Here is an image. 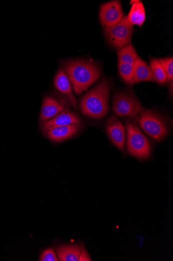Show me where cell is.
Returning <instances> with one entry per match:
<instances>
[{
    "label": "cell",
    "mask_w": 173,
    "mask_h": 261,
    "mask_svg": "<svg viewBox=\"0 0 173 261\" xmlns=\"http://www.w3.org/2000/svg\"><path fill=\"white\" fill-rule=\"evenodd\" d=\"M127 145L128 152L140 159H146L151 154L150 143L134 122L126 123Z\"/></svg>",
    "instance_id": "cell-3"
},
{
    "label": "cell",
    "mask_w": 173,
    "mask_h": 261,
    "mask_svg": "<svg viewBox=\"0 0 173 261\" xmlns=\"http://www.w3.org/2000/svg\"><path fill=\"white\" fill-rule=\"evenodd\" d=\"M82 249V246L79 244L61 245L57 247L56 251L59 260L77 261Z\"/></svg>",
    "instance_id": "cell-14"
},
{
    "label": "cell",
    "mask_w": 173,
    "mask_h": 261,
    "mask_svg": "<svg viewBox=\"0 0 173 261\" xmlns=\"http://www.w3.org/2000/svg\"><path fill=\"white\" fill-rule=\"evenodd\" d=\"M110 83L103 78L95 88L85 95L80 107L82 113L92 118L101 119L109 109Z\"/></svg>",
    "instance_id": "cell-2"
},
{
    "label": "cell",
    "mask_w": 173,
    "mask_h": 261,
    "mask_svg": "<svg viewBox=\"0 0 173 261\" xmlns=\"http://www.w3.org/2000/svg\"><path fill=\"white\" fill-rule=\"evenodd\" d=\"M124 17L122 4L120 1H111L101 6L99 12L101 24L104 28H110L121 21Z\"/></svg>",
    "instance_id": "cell-7"
},
{
    "label": "cell",
    "mask_w": 173,
    "mask_h": 261,
    "mask_svg": "<svg viewBox=\"0 0 173 261\" xmlns=\"http://www.w3.org/2000/svg\"><path fill=\"white\" fill-rule=\"evenodd\" d=\"M127 17L128 22L132 26L138 25L141 27L146 19L145 8L142 2L138 1L133 4Z\"/></svg>",
    "instance_id": "cell-15"
},
{
    "label": "cell",
    "mask_w": 173,
    "mask_h": 261,
    "mask_svg": "<svg viewBox=\"0 0 173 261\" xmlns=\"http://www.w3.org/2000/svg\"><path fill=\"white\" fill-rule=\"evenodd\" d=\"M105 128L114 145L123 152L126 135L125 128L122 123L115 115H112L106 121Z\"/></svg>",
    "instance_id": "cell-8"
},
{
    "label": "cell",
    "mask_w": 173,
    "mask_h": 261,
    "mask_svg": "<svg viewBox=\"0 0 173 261\" xmlns=\"http://www.w3.org/2000/svg\"><path fill=\"white\" fill-rule=\"evenodd\" d=\"M60 64L77 95L87 90L101 76L99 67L91 61L71 60L62 61Z\"/></svg>",
    "instance_id": "cell-1"
},
{
    "label": "cell",
    "mask_w": 173,
    "mask_h": 261,
    "mask_svg": "<svg viewBox=\"0 0 173 261\" xmlns=\"http://www.w3.org/2000/svg\"><path fill=\"white\" fill-rule=\"evenodd\" d=\"M65 108V102L59 101L51 97L44 98L41 113L39 116L40 125L54 118V117L62 112Z\"/></svg>",
    "instance_id": "cell-11"
},
{
    "label": "cell",
    "mask_w": 173,
    "mask_h": 261,
    "mask_svg": "<svg viewBox=\"0 0 173 261\" xmlns=\"http://www.w3.org/2000/svg\"><path fill=\"white\" fill-rule=\"evenodd\" d=\"M55 86L70 105L77 109V101L72 92L70 80L64 71L59 68L55 78Z\"/></svg>",
    "instance_id": "cell-10"
},
{
    "label": "cell",
    "mask_w": 173,
    "mask_h": 261,
    "mask_svg": "<svg viewBox=\"0 0 173 261\" xmlns=\"http://www.w3.org/2000/svg\"><path fill=\"white\" fill-rule=\"evenodd\" d=\"M159 60L166 73L167 81L172 82L173 79V58L171 57Z\"/></svg>",
    "instance_id": "cell-19"
},
{
    "label": "cell",
    "mask_w": 173,
    "mask_h": 261,
    "mask_svg": "<svg viewBox=\"0 0 173 261\" xmlns=\"http://www.w3.org/2000/svg\"><path fill=\"white\" fill-rule=\"evenodd\" d=\"M142 108L141 103L134 96L124 92L114 96L113 111L118 116L134 118L141 112Z\"/></svg>",
    "instance_id": "cell-6"
},
{
    "label": "cell",
    "mask_w": 173,
    "mask_h": 261,
    "mask_svg": "<svg viewBox=\"0 0 173 261\" xmlns=\"http://www.w3.org/2000/svg\"><path fill=\"white\" fill-rule=\"evenodd\" d=\"M117 56L119 63L131 65L134 64L138 57L135 49L131 44L118 51Z\"/></svg>",
    "instance_id": "cell-16"
},
{
    "label": "cell",
    "mask_w": 173,
    "mask_h": 261,
    "mask_svg": "<svg viewBox=\"0 0 173 261\" xmlns=\"http://www.w3.org/2000/svg\"><path fill=\"white\" fill-rule=\"evenodd\" d=\"M82 127V124L56 127L49 130L45 135L52 141L61 142L77 134Z\"/></svg>",
    "instance_id": "cell-12"
},
{
    "label": "cell",
    "mask_w": 173,
    "mask_h": 261,
    "mask_svg": "<svg viewBox=\"0 0 173 261\" xmlns=\"http://www.w3.org/2000/svg\"><path fill=\"white\" fill-rule=\"evenodd\" d=\"M79 260H91L87 251L85 247H83L81 254H80L79 257Z\"/></svg>",
    "instance_id": "cell-21"
},
{
    "label": "cell",
    "mask_w": 173,
    "mask_h": 261,
    "mask_svg": "<svg viewBox=\"0 0 173 261\" xmlns=\"http://www.w3.org/2000/svg\"><path fill=\"white\" fill-rule=\"evenodd\" d=\"M150 66L154 81L161 84H163L167 81L166 73L159 59L151 58Z\"/></svg>",
    "instance_id": "cell-17"
},
{
    "label": "cell",
    "mask_w": 173,
    "mask_h": 261,
    "mask_svg": "<svg viewBox=\"0 0 173 261\" xmlns=\"http://www.w3.org/2000/svg\"><path fill=\"white\" fill-rule=\"evenodd\" d=\"M132 75L135 83L155 82L150 65L139 56L133 67Z\"/></svg>",
    "instance_id": "cell-13"
},
{
    "label": "cell",
    "mask_w": 173,
    "mask_h": 261,
    "mask_svg": "<svg viewBox=\"0 0 173 261\" xmlns=\"http://www.w3.org/2000/svg\"><path fill=\"white\" fill-rule=\"evenodd\" d=\"M77 124H82L81 119L75 113L65 108L62 112L54 118L40 126L42 127V133L45 134L53 128Z\"/></svg>",
    "instance_id": "cell-9"
},
{
    "label": "cell",
    "mask_w": 173,
    "mask_h": 261,
    "mask_svg": "<svg viewBox=\"0 0 173 261\" xmlns=\"http://www.w3.org/2000/svg\"><path fill=\"white\" fill-rule=\"evenodd\" d=\"M138 122L144 131L156 141L163 139L169 133L165 120L154 111H143L138 117Z\"/></svg>",
    "instance_id": "cell-4"
},
{
    "label": "cell",
    "mask_w": 173,
    "mask_h": 261,
    "mask_svg": "<svg viewBox=\"0 0 173 261\" xmlns=\"http://www.w3.org/2000/svg\"><path fill=\"white\" fill-rule=\"evenodd\" d=\"M133 67H134V65L118 62L119 74L123 81L129 86H132L135 84L133 79Z\"/></svg>",
    "instance_id": "cell-18"
},
{
    "label": "cell",
    "mask_w": 173,
    "mask_h": 261,
    "mask_svg": "<svg viewBox=\"0 0 173 261\" xmlns=\"http://www.w3.org/2000/svg\"><path fill=\"white\" fill-rule=\"evenodd\" d=\"M41 261H57L58 258L55 252L52 248H49L45 250L39 258Z\"/></svg>",
    "instance_id": "cell-20"
},
{
    "label": "cell",
    "mask_w": 173,
    "mask_h": 261,
    "mask_svg": "<svg viewBox=\"0 0 173 261\" xmlns=\"http://www.w3.org/2000/svg\"><path fill=\"white\" fill-rule=\"evenodd\" d=\"M134 32L135 29L128 22L127 16L112 27L103 28L106 39L117 51L131 44Z\"/></svg>",
    "instance_id": "cell-5"
}]
</instances>
